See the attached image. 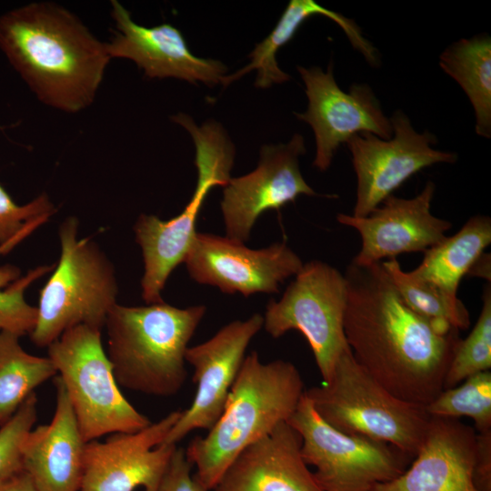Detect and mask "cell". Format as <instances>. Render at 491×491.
Listing matches in <instances>:
<instances>
[{
  "label": "cell",
  "mask_w": 491,
  "mask_h": 491,
  "mask_svg": "<svg viewBox=\"0 0 491 491\" xmlns=\"http://www.w3.org/2000/svg\"><path fill=\"white\" fill-rule=\"evenodd\" d=\"M205 310V306L178 308L164 301L144 306L116 304L105 326L118 386L155 396L177 394L187 376L188 343Z\"/></svg>",
  "instance_id": "cell-4"
},
{
  "label": "cell",
  "mask_w": 491,
  "mask_h": 491,
  "mask_svg": "<svg viewBox=\"0 0 491 491\" xmlns=\"http://www.w3.org/2000/svg\"><path fill=\"white\" fill-rule=\"evenodd\" d=\"M50 423L32 428L21 446V465L39 491H80L85 443L65 386L56 375Z\"/></svg>",
  "instance_id": "cell-20"
},
{
  "label": "cell",
  "mask_w": 491,
  "mask_h": 491,
  "mask_svg": "<svg viewBox=\"0 0 491 491\" xmlns=\"http://www.w3.org/2000/svg\"><path fill=\"white\" fill-rule=\"evenodd\" d=\"M78 225L70 216L59 228L60 257L40 290L37 319L30 334L31 341L39 347H48L76 326L101 330L116 305L114 266L94 241L78 238Z\"/></svg>",
  "instance_id": "cell-7"
},
{
  "label": "cell",
  "mask_w": 491,
  "mask_h": 491,
  "mask_svg": "<svg viewBox=\"0 0 491 491\" xmlns=\"http://www.w3.org/2000/svg\"><path fill=\"white\" fill-rule=\"evenodd\" d=\"M55 211L46 194L19 205L0 185V245L15 246L46 222Z\"/></svg>",
  "instance_id": "cell-30"
},
{
  "label": "cell",
  "mask_w": 491,
  "mask_h": 491,
  "mask_svg": "<svg viewBox=\"0 0 491 491\" xmlns=\"http://www.w3.org/2000/svg\"><path fill=\"white\" fill-rule=\"evenodd\" d=\"M314 15H323L335 22L366 61L372 66L378 65L380 59L377 49L364 36L353 19L329 10L314 0H291L271 33L248 55L250 63L233 75H225L221 84L227 85L252 70L257 71L255 85L259 88L288 81L290 75L278 66L276 53L294 37L301 25Z\"/></svg>",
  "instance_id": "cell-22"
},
{
  "label": "cell",
  "mask_w": 491,
  "mask_h": 491,
  "mask_svg": "<svg viewBox=\"0 0 491 491\" xmlns=\"http://www.w3.org/2000/svg\"><path fill=\"white\" fill-rule=\"evenodd\" d=\"M482 308L466 339H460L445 376L444 390L457 386L468 376L491 368V286H485Z\"/></svg>",
  "instance_id": "cell-29"
},
{
  "label": "cell",
  "mask_w": 491,
  "mask_h": 491,
  "mask_svg": "<svg viewBox=\"0 0 491 491\" xmlns=\"http://www.w3.org/2000/svg\"><path fill=\"white\" fill-rule=\"evenodd\" d=\"M263 325V316L255 314L246 320L230 322L210 339L187 348L185 362L194 368L196 393L162 444L176 445L195 429L213 427L224 410L246 348Z\"/></svg>",
  "instance_id": "cell-16"
},
{
  "label": "cell",
  "mask_w": 491,
  "mask_h": 491,
  "mask_svg": "<svg viewBox=\"0 0 491 491\" xmlns=\"http://www.w3.org/2000/svg\"><path fill=\"white\" fill-rule=\"evenodd\" d=\"M14 246L12 244L0 245V254ZM54 266H40L23 277L15 266H0V331L18 336L31 334L36 323L37 308L26 303L25 291L34 281L51 272Z\"/></svg>",
  "instance_id": "cell-28"
},
{
  "label": "cell",
  "mask_w": 491,
  "mask_h": 491,
  "mask_svg": "<svg viewBox=\"0 0 491 491\" xmlns=\"http://www.w3.org/2000/svg\"><path fill=\"white\" fill-rule=\"evenodd\" d=\"M435 191L436 185L427 181L417 195H391L366 216L338 214L336 220L361 237V248L352 263L370 266L398 255L425 252L441 242L452 223L431 213Z\"/></svg>",
  "instance_id": "cell-17"
},
{
  "label": "cell",
  "mask_w": 491,
  "mask_h": 491,
  "mask_svg": "<svg viewBox=\"0 0 491 491\" xmlns=\"http://www.w3.org/2000/svg\"><path fill=\"white\" fill-rule=\"evenodd\" d=\"M192 465L182 447H176L157 491H208L192 476Z\"/></svg>",
  "instance_id": "cell-32"
},
{
  "label": "cell",
  "mask_w": 491,
  "mask_h": 491,
  "mask_svg": "<svg viewBox=\"0 0 491 491\" xmlns=\"http://www.w3.org/2000/svg\"><path fill=\"white\" fill-rule=\"evenodd\" d=\"M18 336L0 331V427L35 389L57 375L47 357L25 352Z\"/></svg>",
  "instance_id": "cell-25"
},
{
  "label": "cell",
  "mask_w": 491,
  "mask_h": 491,
  "mask_svg": "<svg viewBox=\"0 0 491 491\" xmlns=\"http://www.w3.org/2000/svg\"><path fill=\"white\" fill-rule=\"evenodd\" d=\"M389 119L393 129L391 138L362 133L346 143L356 175L354 216L369 215L420 170L457 160L456 153L435 149L436 136L427 130L423 133L415 130L402 110L394 112Z\"/></svg>",
  "instance_id": "cell-11"
},
{
  "label": "cell",
  "mask_w": 491,
  "mask_h": 491,
  "mask_svg": "<svg viewBox=\"0 0 491 491\" xmlns=\"http://www.w3.org/2000/svg\"><path fill=\"white\" fill-rule=\"evenodd\" d=\"M287 423L300 435L302 457L315 467L322 491H370L402 474L413 458L390 444L330 426L305 393Z\"/></svg>",
  "instance_id": "cell-9"
},
{
  "label": "cell",
  "mask_w": 491,
  "mask_h": 491,
  "mask_svg": "<svg viewBox=\"0 0 491 491\" xmlns=\"http://www.w3.org/2000/svg\"><path fill=\"white\" fill-rule=\"evenodd\" d=\"M305 153L304 137L295 134L286 144L263 145L257 167L230 178L221 201L226 237L244 243L265 211L278 210L302 195H317L299 168Z\"/></svg>",
  "instance_id": "cell-14"
},
{
  "label": "cell",
  "mask_w": 491,
  "mask_h": 491,
  "mask_svg": "<svg viewBox=\"0 0 491 491\" xmlns=\"http://www.w3.org/2000/svg\"><path fill=\"white\" fill-rule=\"evenodd\" d=\"M0 49L40 102L70 114L93 104L111 60L106 42L49 1L4 13Z\"/></svg>",
  "instance_id": "cell-2"
},
{
  "label": "cell",
  "mask_w": 491,
  "mask_h": 491,
  "mask_svg": "<svg viewBox=\"0 0 491 491\" xmlns=\"http://www.w3.org/2000/svg\"><path fill=\"white\" fill-rule=\"evenodd\" d=\"M490 254L483 253L470 268L467 275L479 276L490 282Z\"/></svg>",
  "instance_id": "cell-35"
},
{
  "label": "cell",
  "mask_w": 491,
  "mask_h": 491,
  "mask_svg": "<svg viewBox=\"0 0 491 491\" xmlns=\"http://www.w3.org/2000/svg\"><path fill=\"white\" fill-rule=\"evenodd\" d=\"M490 243V217L483 215L471 216L455 235L446 236L425 251L422 262L412 273L447 296L458 298L461 279Z\"/></svg>",
  "instance_id": "cell-23"
},
{
  "label": "cell",
  "mask_w": 491,
  "mask_h": 491,
  "mask_svg": "<svg viewBox=\"0 0 491 491\" xmlns=\"http://www.w3.org/2000/svg\"><path fill=\"white\" fill-rule=\"evenodd\" d=\"M301 436L287 423L246 447L213 491H322L301 455Z\"/></svg>",
  "instance_id": "cell-21"
},
{
  "label": "cell",
  "mask_w": 491,
  "mask_h": 491,
  "mask_svg": "<svg viewBox=\"0 0 491 491\" xmlns=\"http://www.w3.org/2000/svg\"><path fill=\"white\" fill-rule=\"evenodd\" d=\"M37 397L32 393L15 414L0 427V476L21 466V446L36 417Z\"/></svg>",
  "instance_id": "cell-31"
},
{
  "label": "cell",
  "mask_w": 491,
  "mask_h": 491,
  "mask_svg": "<svg viewBox=\"0 0 491 491\" xmlns=\"http://www.w3.org/2000/svg\"><path fill=\"white\" fill-rule=\"evenodd\" d=\"M0 491H39L22 465L0 476Z\"/></svg>",
  "instance_id": "cell-34"
},
{
  "label": "cell",
  "mask_w": 491,
  "mask_h": 491,
  "mask_svg": "<svg viewBox=\"0 0 491 491\" xmlns=\"http://www.w3.org/2000/svg\"><path fill=\"white\" fill-rule=\"evenodd\" d=\"M346 298L344 274L323 261H309L280 300L269 301L263 326L274 338L290 330L299 331L307 340L326 383L348 347L344 331Z\"/></svg>",
  "instance_id": "cell-10"
},
{
  "label": "cell",
  "mask_w": 491,
  "mask_h": 491,
  "mask_svg": "<svg viewBox=\"0 0 491 491\" xmlns=\"http://www.w3.org/2000/svg\"><path fill=\"white\" fill-rule=\"evenodd\" d=\"M460 386L443 390L426 406L430 416L473 419L478 433L491 431V372L468 376Z\"/></svg>",
  "instance_id": "cell-27"
},
{
  "label": "cell",
  "mask_w": 491,
  "mask_h": 491,
  "mask_svg": "<svg viewBox=\"0 0 491 491\" xmlns=\"http://www.w3.org/2000/svg\"><path fill=\"white\" fill-rule=\"evenodd\" d=\"M171 118L193 138L197 183L189 203L178 215L163 221L154 215H141L135 224V241L142 249L145 266L142 297L147 305L163 301L161 292L168 276L184 262L197 233L196 220L208 193L215 186L225 187L231 178L235 153L219 123L210 120L199 126L184 113Z\"/></svg>",
  "instance_id": "cell-6"
},
{
  "label": "cell",
  "mask_w": 491,
  "mask_h": 491,
  "mask_svg": "<svg viewBox=\"0 0 491 491\" xmlns=\"http://www.w3.org/2000/svg\"><path fill=\"white\" fill-rule=\"evenodd\" d=\"M381 265L402 300L414 312L458 331L469 327V313L459 298H451L412 271H404L396 258L382 261Z\"/></svg>",
  "instance_id": "cell-26"
},
{
  "label": "cell",
  "mask_w": 491,
  "mask_h": 491,
  "mask_svg": "<svg viewBox=\"0 0 491 491\" xmlns=\"http://www.w3.org/2000/svg\"><path fill=\"white\" fill-rule=\"evenodd\" d=\"M305 395L318 416L342 433L390 444L413 458L425 441L431 418L426 406L392 395L359 365L349 346L330 379Z\"/></svg>",
  "instance_id": "cell-5"
},
{
  "label": "cell",
  "mask_w": 491,
  "mask_h": 491,
  "mask_svg": "<svg viewBox=\"0 0 491 491\" xmlns=\"http://www.w3.org/2000/svg\"><path fill=\"white\" fill-rule=\"evenodd\" d=\"M473 476L480 491H491V431L476 436Z\"/></svg>",
  "instance_id": "cell-33"
},
{
  "label": "cell",
  "mask_w": 491,
  "mask_h": 491,
  "mask_svg": "<svg viewBox=\"0 0 491 491\" xmlns=\"http://www.w3.org/2000/svg\"><path fill=\"white\" fill-rule=\"evenodd\" d=\"M184 263L195 282L244 296L277 293L279 285L296 276L304 265L285 242L250 249L226 236L198 232Z\"/></svg>",
  "instance_id": "cell-13"
},
{
  "label": "cell",
  "mask_w": 491,
  "mask_h": 491,
  "mask_svg": "<svg viewBox=\"0 0 491 491\" xmlns=\"http://www.w3.org/2000/svg\"><path fill=\"white\" fill-rule=\"evenodd\" d=\"M297 71L305 84L308 107L295 115L314 132L316 150L313 165L318 170H327L339 146L357 134L391 138L390 119L367 84H353L348 92L343 91L335 79L332 62L326 72L318 66L300 65Z\"/></svg>",
  "instance_id": "cell-12"
},
{
  "label": "cell",
  "mask_w": 491,
  "mask_h": 491,
  "mask_svg": "<svg viewBox=\"0 0 491 491\" xmlns=\"http://www.w3.org/2000/svg\"><path fill=\"white\" fill-rule=\"evenodd\" d=\"M182 411L134 433L85 443L80 491H157L176 445L162 444Z\"/></svg>",
  "instance_id": "cell-15"
},
{
  "label": "cell",
  "mask_w": 491,
  "mask_h": 491,
  "mask_svg": "<svg viewBox=\"0 0 491 491\" xmlns=\"http://www.w3.org/2000/svg\"><path fill=\"white\" fill-rule=\"evenodd\" d=\"M111 16L115 27L106 42L111 59L132 60L149 78L174 77L207 85L222 82L226 66L220 61L195 55L182 33L172 25H138L116 0L111 1Z\"/></svg>",
  "instance_id": "cell-18"
},
{
  "label": "cell",
  "mask_w": 491,
  "mask_h": 491,
  "mask_svg": "<svg viewBox=\"0 0 491 491\" xmlns=\"http://www.w3.org/2000/svg\"><path fill=\"white\" fill-rule=\"evenodd\" d=\"M344 276V331L354 357L392 395L426 406L444 390L459 331L409 308L381 263H351Z\"/></svg>",
  "instance_id": "cell-1"
},
{
  "label": "cell",
  "mask_w": 491,
  "mask_h": 491,
  "mask_svg": "<svg viewBox=\"0 0 491 491\" xmlns=\"http://www.w3.org/2000/svg\"><path fill=\"white\" fill-rule=\"evenodd\" d=\"M47 348L85 442L115 433H134L152 423L120 391L100 329L74 326Z\"/></svg>",
  "instance_id": "cell-8"
},
{
  "label": "cell",
  "mask_w": 491,
  "mask_h": 491,
  "mask_svg": "<svg viewBox=\"0 0 491 491\" xmlns=\"http://www.w3.org/2000/svg\"><path fill=\"white\" fill-rule=\"evenodd\" d=\"M305 390L291 362L263 363L256 351L247 355L221 416L205 436L195 437L185 450L197 481L213 490L240 453L288 421Z\"/></svg>",
  "instance_id": "cell-3"
},
{
  "label": "cell",
  "mask_w": 491,
  "mask_h": 491,
  "mask_svg": "<svg viewBox=\"0 0 491 491\" xmlns=\"http://www.w3.org/2000/svg\"><path fill=\"white\" fill-rule=\"evenodd\" d=\"M441 69L463 89L474 109L476 132L491 137V38L486 34L462 38L439 56Z\"/></svg>",
  "instance_id": "cell-24"
},
{
  "label": "cell",
  "mask_w": 491,
  "mask_h": 491,
  "mask_svg": "<svg viewBox=\"0 0 491 491\" xmlns=\"http://www.w3.org/2000/svg\"><path fill=\"white\" fill-rule=\"evenodd\" d=\"M476 432L455 418L431 416L412 464L370 491H480L474 482Z\"/></svg>",
  "instance_id": "cell-19"
}]
</instances>
